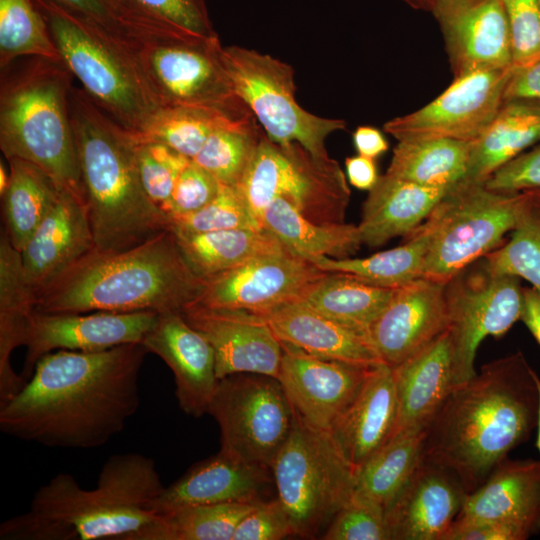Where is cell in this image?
Returning a JSON list of instances; mask_svg holds the SVG:
<instances>
[{
  "label": "cell",
  "mask_w": 540,
  "mask_h": 540,
  "mask_svg": "<svg viewBox=\"0 0 540 540\" xmlns=\"http://www.w3.org/2000/svg\"><path fill=\"white\" fill-rule=\"evenodd\" d=\"M158 313H42L37 312L24 343L26 356L22 373L31 377L38 360L55 350L96 352L116 346L141 343Z\"/></svg>",
  "instance_id": "cell-19"
},
{
  "label": "cell",
  "mask_w": 540,
  "mask_h": 540,
  "mask_svg": "<svg viewBox=\"0 0 540 540\" xmlns=\"http://www.w3.org/2000/svg\"><path fill=\"white\" fill-rule=\"evenodd\" d=\"M289 536H294L289 517L275 497L257 503L238 524L232 540H281Z\"/></svg>",
  "instance_id": "cell-52"
},
{
  "label": "cell",
  "mask_w": 540,
  "mask_h": 540,
  "mask_svg": "<svg viewBox=\"0 0 540 540\" xmlns=\"http://www.w3.org/2000/svg\"><path fill=\"white\" fill-rule=\"evenodd\" d=\"M513 67L540 59V4L538 0H503Z\"/></svg>",
  "instance_id": "cell-50"
},
{
  "label": "cell",
  "mask_w": 540,
  "mask_h": 540,
  "mask_svg": "<svg viewBox=\"0 0 540 540\" xmlns=\"http://www.w3.org/2000/svg\"><path fill=\"white\" fill-rule=\"evenodd\" d=\"M10 182V171L8 172L3 161L0 163V194H4Z\"/></svg>",
  "instance_id": "cell-60"
},
{
  "label": "cell",
  "mask_w": 540,
  "mask_h": 540,
  "mask_svg": "<svg viewBox=\"0 0 540 540\" xmlns=\"http://www.w3.org/2000/svg\"><path fill=\"white\" fill-rule=\"evenodd\" d=\"M414 10L429 12L433 10L440 0H401Z\"/></svg>",
  "instance_id": "cell-59"
},
{
  "label": "cell",
  "mask_w": 540,
  "mask_h": 540,
  "mask_svg": "<svg viewBox=\"0 0 540 540\" xmlns=\"http://www.w3.org/2000/svg\"><path fill=\"white\" fill-rule=\"evenodd\" d=\"M181 314L212 346L218 379L236 373L278 379L282 343L260 313L190 305Z\"/></svg>",
  "instance_id": "cell-20"
},
{
  "label": "cell",
  "mask_w": 540,
  "mask_h": 540,
  "mask_svg": "<svg viewBox=\"0 0 540 540\" xmlns=\"http://www.w3.org/2000/svg\"><path fill=\"white\" fill-rule=\"evenodd\" d=\"M142 343L42 356L22 389L0 407V430L47 447L93 449L120 433L140 405Z\"/></svg>",
  "instance_id": "cell-1"
},
{
  "label": "cell",
  "mask_w": 540,
  "mask_h": 540,
  "mask_svg": "<svg viewBox=\"0 0 540 540\" xmlns=\"http://www.w3.org/2000/svg\"><path fill=\"white\" fill-rule=\"evenodd\" d=\"M202 279L188 266L173 233L122 251L94 249L35 295L42 313L181 312Z\"/></svg>",
  "instance_id": "cell-4"
},
{
  "label": "cell",
  "mask_w": 540,
  "mask_h": 540,
  "mask_svg": "<svg viewBox=\"0 0 540 540\" xmlns=\"http://www.w3.org/2000/svg\"><path fill=\"white\" fill-rule=\"evenodd\" d=\"M164 486L153 459L112 455L96 487L82 488L59 473L33 495L29 509L3 521L1 540H124L157 514L152 504Z\"/></svg>",
  "instance_id": "cell-3"
},
{
  "label": "cell",
  "mask_w": 540,
  "mask_h": 540,
  "mask_svg": "<svg viewBox=\"0 0 540 540\" xmlns=\"http://www.w3.org/2000/svg\"><path fill=\"white\" fill-rule=\"evenodd\" d=\"M484 184L501 192L540 189V144L500 167Z\"/></svg>",
  "instance_id": "cell-53"
},
{
  "label": "cell",
  "mask_w": 540,
  "mask_h": 540,
  "mask_svg": "<svg viewBox=\"0 0 540 540\" xmlns=\"http://www.w3.org/2000/svg\"><path fill=\"white\" fill-rule=\"evenodd\" d=\"M431 14L443 35L454 78L513 67L503 0H440Z\"/></svg>",
  "instance_id": "cell-18"
},
{
  "label": "cell",
  "mask_w": 540,
  "mask_h": 540,
  "mask_svg": "<svg viewBox=\"0 0 540 540\" xmlns=\"http://www.w3.org/2000/svg\"><path fill=\"white\" fill-rule=\"evenodd\" d=\"M271 471L294 536L307 539L316 538L349 502L357 474L331 433L309 425L296 412Z\"/></svg>",
  "instance_id": "cell-8"
},
{
  "label": "cell",
  "mask_w": 540,
  "mask_h": 540,
  "mask_svg": "<svg viewBox=\"0 0 540 540\" xmlns=\"http://www.w3.org/2000/svg\"><path fill=\"white\" fill-rule=\"evenodd\" d=\"M538 388H539V395H540V377L538 378ZM537 448L540 452V406H539V417H538V424H537V441H536Z\"/></svg>",
  "instance_id": "cell-62"
},
{
  "label": "cell",
  "mask_w": 540,
  "mask_h": 540,
  "mask_svg": "<svg viewBox=\"0 0 540 540\" xmlns=\"http://www.w3.org/2000/svg\"><path fill=\"white\" fill-rule=\"evenodd\" d=\"M73 76L61 60L23 57L1 69L0 148L85 201L69 112Z\"/></svg>",
  "instance_id": "cell-6"
},
{
  "label": "cell",
  "mask_w": 540,
  "mask_h": 540,
  "mask_svg": "<svg viewBox=\"0 0 540 540\" xmlns=\"http://www.w3.org/2000/svg\"><path fill=\"white\" fill-rule=\"evenodd\" d=\"M520 320L526 325L537 343L540 345V291L523 288V300Z\"/></svg>",
  "instance_id": "cell-58"
},
{
  "label": "cell",
  "mask_w": 540,
  "mask_h": 540,
  "mask_svg": "<svg viewBox=\"0 0 540 540\" xmlns=\"http://www.w3.org/2000/svg\"><path fill=\"white\" fill-rule=\"evenodd\" d=\"M282 347L278 380L295 412L309 425L328 432L380 364L321 358L286 343Z\"/></svg>",
  "instance_id": "cell-17"
},
{
  "label": "cell",
  "mask_w": 540,
  "mask_h": 540,
  "mask_svg": "<svg viewBox=\"0 0 540 540\" xmlns=\"http://www.w3.org/2000/svg\"><path fill=\"white\" fill-rule=\"evenodd\" d=\"M425 432L426 427L394 434L357 471L353 496L385 510L420 461Z\"/></svg>",
  "instance_id": "cell-40"
},
{
  "label": "cell",
  "mask_w": 540,
  "mask_h": 540,
  "mask_svg": "<svg viewBox=\"0 0 540 540\" xmlns=\"http://www.w3.org/2000/svg\"><path fill=\"white\" fill-rule=\"evenodd\" d=\"M60 60L109 117L138 133L160 108L128 44L46 0H33Z\"/></svg>",
  "instance_id": "cell-7"
},
{
  "label": "cell",
  "mask_w": 540,
  "mask_h": 540,
  "mask_svg": "<svg viewBox=\"0 0 540 540\" xmlns=\"http://www.w3.org/2000/svg\"><path fill=\"white\" fill-rule=\"evenodd\" d=\"M353 145L359 155L376 159L384 154L389 144L383 133L371 126H359L352 134Z\"/></svg>",
  "instance_id": "cell-57"
},
{
  "label": "cell",
  "mask_w": 540,
  "mask_h": 540,
  "mask_svg": "<svg viewBox=\"0 0 540 540\" xmlns=\"http://www.w3.org/2000/svg\"><path fill=\"white\" fill-rule=\"evenodd\" d=\"M523 192L461 182L434 207L421 226L429 235L423 277L447 282L500 247L529 202Z\"/></svg>",
  "instance_id": "cell-9"
},
{
  "label": "cell",
  "mask_w": 540,
  "mask_h": 540,
  "mask_svg": "<svg viewBox=\"0 0 540 540\" xmlns=\"http://www.w3.org/2000/svg\"><path fill=\"white\" fill-rule=\"evenodd\" d=\"M538 374L521 352L482 366L455 387L426 427L422 459L481 486L538 424Z\"/></svg>",
  "instance_id": "cell-2"
},
{
  "label": "cell",
  "mask_w": 540,
  "mask_h": 540,
  "mask_svg": "<svg viewBox=\"0 0 540 540\" xmlns=\"http://www.w3.org/2000/svg\"><path fill=\"white\" fill-rule=\"evenodd\" d=\"M243 228H262V225L250 211L238 188L222 184L218 195L209 204L186 215L170 216L168 224V230L174 233Z\"/></svg>",
  "instance_id": "cell-47"
},
{
  "label": "cell",
  "mask_w": 540,
  "mask_h": 540,
  "mask_svg": "<svg viewBox=\"0 0 540 540\" xmlns=\"http://www.w3.org/2000/svg\"><path fill=\"white\" fill-rule=\"evenodd\" d=\"M467 492L448 470L420 459L385 509L390 540H443Z\"/></svg>",
  "instance_id": "cell-23"
},
{
  "label": "cell",
  "mask_w": 540,
  "mask_h": 540,
  "mask_svg": "<svg viewBox=\"0 0 540 540\" xmlns=\"http://www.w3.org/2000/svg\"><path fill=\"white\" fill-rule=\"evenodd\" d=\"M252 116L197 107H160L138 133L131 134L136 141L162 144L192 160L216 128Z\"/></svg>",
  "instance_id": "cell-41"
},
{
  "label": "cell",
  "mask_w": 540,
  "mask_h": 540,
  "mask_svg": "<svg viewBox=\"0 0 540 540\" xmlns=\"http://www.w3.org/2000/svg\"><path fill=\"white\" fill-rule=\"evenodd\" d=\"M321 538L325 540H390L385 510L352 495L349 502L335 515Z\"/></svg>",
  "instance_id": "cell-49"
},
{
  "label": "cell",
  "mask_w": 540,
  "mask_h": 540,
  "mask_svg": "<svg viewBox=\"0 0 540 540\" xmlns=\"http://www.w3.org/2000/svg\"><path fill=\"white\" fill-rule=\"evenodd\" d=\"M513 69L482 70L454 78L438 97L416 111L387 121L383 130L398 142L435 138L472 142L505 103Z\"/></svg>",
  "instance_id": "cell-15"
},
{
  "label": "cell",
  "mask_w": 540,
  "mask_h": 540,
  "mask_svg": "<svg viewBox=\"0 0 540 540\" xmlns=\"http://www.w3.org/2000/svg\"><path fill=\"white\" fill-rule=\"evenodd\" d=\"M396 289L371 285L343 273L326 272L296 300L330 318L368 331Z\"/></svg>",
  "instance_id": "cell-38"
},
{
  "label": "cell",
  "mask_w": 540,
  "mask_h": 540,
  "mask_svg": "<svg viewBox=\"0 0 540 540\" xmlns=\"http://www.w3.org/2000/svg\"><path fill=\"white\" fill-rule=\"evenodd\" d=\"M540 141V102L505 101L485 131L471 144L462 182L484 183L496 170Z\"/></svg>",
  "instance_id": "cell-32"
},
{
  "label": "cell",
  "mask_w": 540,
  "mask_h": 540,
  "mask_svg": "<svg viewBox=\"0 0 540 540\" xmlns=\"http://www.w3.org/2000/svg\"><path fill=\"white\" fill-rule=\"evenodd\" d=\"M23 57L60 60L33 0H0V68Z\"/></svg>",
  "instance_id": "cell-43"
},
{
  "label": "cell",
  "mask_w": 540,
  "mask_h": 540,
  "mask_svg": "<svg viewBox=\"0 0 540 540\" xmlns=\"http://www.w3.org/2000/svg\"><path fill=\"white\" fill-rule=\"evenodd\" d=\"M264 130L255 116L216 128L192 159L220 184L236 187L242 180Z\"/></svg>",
  "instance_id": "cell-42"
},
{
  "label": "cell",
  "mask_w": 540,
  "mask_h": 540,
  "mask_svg": "<svg viewBox=\"0 0 540 540\" xmlns=\"http://www.w3.org/2000/svg\"><path fill=\"white\" fill-rule=\"evenodd\" d=\"M348 183L359 190H371L379 179L375 159L355 155L345 159Z\"/></svg>",
  "instance_id": "cell-56"
},
{
  "label": "cell",
  "mask_w": 540,
  "mask_h": 540,
  "mask_svg": "<svg viewBox=\"0 0 540 540\" xmlns=\"http://www.w3.org/2000/svg\"><path fill=\"white\" fill-rule=\"evenodd\" d=\"M10 182L1 195L4 231L19 252L58 199L61 190L36 165L11 158Z\"/></svg>",
  "instance_id": "cell-36"
},
{
  "label": "cell",
  "mask_w": 540,
  "mask_h": 540,
  "mask_svg": "<svg viewBox=\"0 0 540 540\" xmlns=\"http://www.w3.org/2000/svg\"><path fill=\"white\" fill-rule=\"evenodd\" d=\"M262 227L290 252L301 257L349 258L362 241L358 225L320 224L310 221L282 198L272 200L263 211Z\"/></svg>",
  "instance_id": "cell-33"
},
{
  "label": "cell",
  "mask_w": 540,
  "mask_h": 540,
  "mask_svg": "<svg viewBox=\"0 0 540 540\" xmlns=\"http://www.w3.org/2000/svg\"><path fill=\"white\" fill-rule=\"evenodd\" d=\"M220 60L235 94L249 107L270 140L297 142L312 155L329 157L325 142L346 128L342 119L324 118L296 101L294 70L268 54L240 46L220 48Z\"/></svg>",
  "instance_id": "cell-11"
},
{
  "label": "cell",
  "mask_w": 540,
  "mask_h": 540,
  "mask_svg": "<svg viewBox=\"0 0 540 540\" xmlns=\"http://www.w3.org/2000/svg\"><path fill=\"white\" fill-rule=\"evenodd\" d=\"M428 243L429 235L420 224L404 236L402 245L368 257L309 256L305 259L326 272L343 273L371 285L396 289L423 277Z\"/></svg>",
  "instance_id": "cell-35"
},
{
  "label": "cell",
  "mask_w": 540,
  "mask_h": 540,
  "mask_svg": "<svg viewBox=\"0 0 540 540\" xmlns=\"http://www.w3.org/2000/svg\"><path fill=\"white\" fill-rule=\"evenodd\" d=\"M462 521L503 522L540 531V460L503 461L467 494L457 516Z\"/></svg>",
  "instance_id": "cell-28"
},
{
  "label": "cell",
  "mask_w": 540,
  "mask_h": 540,
  "mask_svg": "<svg viewBox=\"0 0 540 540\" xmlns=\"http://www.w3.org/2000/svg\"><path fill=\"white\" fill-rule=\"evenodd\" d=\"M69 112L90 225L99 251H122L168 230L145 194L133 135L72 86Z\"/></svg>",
  "instance_id": "cell-5"
},
{
  "label": "cell",
  "mask_w": 540,
  "mask_h": 540,
  "mask_svg": "<svg viewBox=\"0 0 540 540\" xmlns=\"http://www.w3.org/2000/svg\"><path fill=\"white\" fill-rule=\"evenodd\" d=\"M212 40L155 39L133 51L160 107H197L234 115L252 113L235 94Z\"/></svg>",
  "instance_id": "cell-14"
},
{
  "label": "cell",
  "mask_w": 540,
  "mask_h": 540,
  "mask_svg": "<svg viewBox=\"0 0 540 540\" xmlns=\"http://www.w3.org/2000/svg\"><path fill=\"white\" fill-rule=\"evenodd\" d=\"M257 503L181 507L157 514L149 524L124 540H232L238 524Z\"/></svg>",
  "instance_id": "cell-39"
},
{
  "label": "cell",
  "mask_w": 540,
  "mask_h": 540,
  "mask_svg": "<svg viewBox=\"0 0 540 540\" xmlns=\"http://www.w3.org/2000/svg\"><path fill=\"white\" fill-rule=\"evenodd\" d=\"M445 285L422 277L395 290L368 328L383 363L401 364L448 329Z\"/></svg>",
  "instance_id": "cell-21"
},
{
  "label": "cell",
  "mask_w": 540,
  "mask_h": 540,
  "mask_svg": "<svg viewBox=\"0 0 540 540\" xmlns=\"http://www.w3.org/2000/svg\"><path fill=\"white\" fill-rule=\"evenodd\" d=\"M325 273L288 250L261 255L203 279L192 305L261 313L296 300Z\"/></svg>",
  "instance_id": "cell-16"
},
{
  "label": "cell",
  "mask_w": 540,
  "mask_h": 540,
  "mask_svg": "<svg viewBox=\"0 0 540 540\" xmlns=\"http://www.w3.org/2000/svg\"><path fill=\"white\" fill-rule=\"evenodd\" d=\"M530 197L531 202L540 209V189L525 191Z\"/></svg>",
  "instance_id": "cell-61"
},
{
  "label": "cell",
  "mask_w": 540,
  "mask_h": 540,
  "mask_svg": "<svg viewBox=\"0 0 540 540\" xmlns=\"http://www.w3.org/2000/svg\"><path fill=\"white\" fill-rule=\"evenodd\" d=\"M35 295L28 284L21 255L2 229L0 237V407L8 403L26 380L11 365V354L24 346L33 315Z\"/></svg>",
  "instance_id": "cell-31"
},
{
  "label": "cell",
  "mask_w": 540,
  "mask_h": 540,
  "mask_svg": "<svg viewBox=\"0 0 540 540\" xmlns=\"http://www.w3.org/2000/svg\"><path fill=\"white\" fill-rule=\"evenodd\" d=\"M138 17L156 29L186 40L218 38L205 0H122Z\"/></svg>",
  "instance_id": "cell-46"
},
{
  "label": "cell",
  "mask_w": 540,
  "mask_h": 540,
  "mask_svg": "<svg viewBox=\"0 0 540 540\" xmlns=\"http://www.w3.org/2000/svg\"><path fill=\"white\" fill-rule=\"evenodd\" d=\"M172 233L188 266L202 280L254 257L287 250L264 227Z\"/></svg>",
  "instance_id": "cell-34"
},
{
  "label": "cell",
  "mask_w": 540,
  "mask_h": 540,
  "mask_svg": "<svg viewBox=\"0 0 540 540\" xmlns=\"http://www.w3.org/2000/svg\"><path fill=\"white\" fill-rule=\"evenodd\" d=\"M274 483L272 471L220 451L192 465L164 487L152 504L155 514L194 505L260 502Z\"/></svg>",
  "instance_id": "cell-25"
},
{
  "label": "cell",
  "mask_w": 540,
  "mask_h": 540,
  "mask_svg": "<svg viewBox=\"0 0 540 540\" xmlns=\"http://www.w3.org/2000/svg\"><path fill=\"white\" fill-rule=\"evenodd\" d=\"M397 397L393 369L376 365L330 433L356 472L394 435Z\"/></svg>",
  "instance_id": "cell-26"
},
{
  "label": "cell",
  "mask_w": 540,
  "mask_h": 540,
  "mask_svg": "<svg viewBox=\"0 0 540 540\" xmlns=\"http://www.w3.org/2000/svg\"><path fill=\"white\" fill-rule=\"evenodd\" d=\"M445 299L455 388L476 374L481 342L504 336L520 320L523 287L520 278L493 269L483 257L446 282Z\"/></svg>",
  "instance_id": "cell-13"
},
{
  "label": "cell",
  "mask_w": 540,
  "mask_h": 540,
  "mask_svg": "<svg viewBox=\"0 0 540 540\" xmlns=\"http://www.w3.org/2000/svg\"><path fill=\"white\" fill-rule=\"evenodd\" d=\"M68 14L94 25L128 44L174 38L138 17L122 0H46Z\"/></svg>",
  "instance_id": "cell-44"
},
{
  "label": "cell",
  "mask_w": 540,
  "mask_h": 540,
  "mask_svg": "<svg viewBox=\"0 0 540 540\" xmlns=\"http://www.w3.org/2000/svg\"><path fill=\"white\" fill-rule=\"evenodd\" d=\"M471 144L445 138L398 142L386 173L428 187L452 189L465 179Z\"/></svg>",
  "instance_id": "cell-37"
},
{
  "label": "cell",
  "mask_w": 540,
  "mask_h": 540,
  "mask_svg": "<svg viewBox=\"0 0 540 540\" xmlns=\"http://www.w3.org/2000/svg\"><path fill=\"white\" fill-rule=\"evenodd\" d=\"M531 534L517 525L455 519L443 540H526Z\"/></svg>",
  "instance_id": "cell-54"
},
{
  "label": "cell",
  "mask_w": 540,
  "mask_h": 540,
  "mask_svg": "<svg viewBox=\"0 0 540 540\" xmlns=\"http://www.w3.org/2000/svg\"><path fill=\"white\" fill-rule=\"evenodd\" d=\"M141 343L172 371L180 409L196 418L208 413L219 381L215 354L208 340L181 312L167 311L158 313Z\"/></svg>",
  "instance_id": "cell-22"
},
{
  "label": "cell",
  "mask_w": 540,
  "mask_h": 540,
  "mask_svg": "<svg viewBox=\"0 0 540 540\" xmlns=\"http://www.w3.org/2000/svg\"><path fill=\"white\" fill-rule=\"evenodd\" d=\"M135 153L138 175L145 194L169 218L177 177L191 159L162 144L136 140Z\"/></svg>",
  "instance_id": "cell-48"
},
{
  "label": "cell",
  "mask_w": 540,
  "mask_h": 540,
  "mask_svg": "<svg viewBox=\"0 0 540 540\" xmlns=\"http://www.w3.org/2000/svg\"><path fill=\"white\" fill-rule=\"evenodd\" d=\"M208 414L219 426L221 450L270 470L295 420L280 381L257 373L219 379Z\"/></svg>",
  "instance_id": "cell-12"
},
{
  "label": "cell",
  "mask_w": 540,
  "mask_h": 540,
  "mask_svg": "<svg viewBox=\"0 0 540 540\" xmlns=\"http://www.w3.org/2000/svg\"><path fill=\"white\" fill-rule=\"evenodd\" d=\"M385 173L369 190L358 229L362 244L377 248L418 227L450 191Z\"/></svg>",
  "instance_id": "cell-30"
},
{
  "label": "cell",
  "mask_w": 540,
  "mask_h": 540,
  "mask_svg": "<svg viewBox=\"0 0 540 540\" xmlns=\"http://www.w3.org/2000/svg\"><path fill=\"white\" fill-rule=\"evenodd\" d=\"M236 187L261 225L264 209L278 197L320 224L345 222L351 198L338 161L315 157L297 142L275 143L265 132Z\"/></svg>",
  "instance_id": "cell-10"
},
{
  "label": "cell",
  "mask_w": 540,
  "mask_h": 540,
  "mask_svg": "<svg viewBox=\"0 0 540 540\" xmlns=\"http://www.w3.org/2000/svg\"><path fill=\"white\" fill-rule=\"evenodd\" d=\"M510 100L540 102V59L514 67L505 90V101Z\"/></svg>",
  "instance_id": "cell-55"
},
{
  "label": "cell",
  "mask_w": 540,
  "mask_h": 540,
  "mask_svg": "<svg viewBox=\"0 0 540 540\" xmlns=\"http://www.w3.org/2000/svg\"><path fill=\"white\" fill-rule=\"evenodd\" d=\"M484 258L493 269L524 279L540 291V209L531 200L510 239Z\"/></svg>",
  "instance_id": "cell-45"
},
{
  "label": "cell",
  "mask_w": 540,
  "mask_h": 540,
  "mask_svg": "<svg viewBox=\"0 0 540 540\" xmlns=\"http://www.w3.org/2000/svg\"><path fill=\"white\" fill-rule=\"evenodd\" d=\"M95 248L86 203L61 190L20 251L24 274L34 295Z\"/></svg>",
  "instance_id": "cell-24"
},
{
  "label": "cell",
  "mask_w": 540,
  "mask_h": 540,
  "mask_svg": "<svg viewBox=\"0 0 540 540\" xmlns=\"http://www.w3.org/2000/svg\"><path fill=\"white\" fill-rule=\"evenodd\" d=\"M392 369L397 397L394 434L427 427L454 389L449 330Z\"/></svg>",
  "instance_id": "cell-29"
},
{
  "label": "cell",
  "mask_w": 540,
  "mask_h": 540,
  "mask_svg": "<svg viewBox=\"0 0 540 540\" xmlns=\"http://www.w3.org/2000/svg\"><path fill=\"white\" fill-rule=\"evenodd\" d=\"M538 1H539V4H540V0H538Z\"/></svg>",
  "instance_id": "cell-63"
},
{
  "label": "cell",
  "mask_w": 540,
  "mask_h": 540,
  "mask_svg": "<svg viewBox=\"0 0 540 540\" xmlns=\"http://www.w3.org/2000/svg\"><path fill=\"white\" fill-rule=\"evenodd\" d=\"M221 184L192 160L177 177L169 208V217L186 215L209 204L219 193Z\"/></svg>",
  "instance_id": "cell-51"
},
{
  "label": "cell",
  "mask_w": 540,
  "mask_h": 540,
  "mask_svg": "<svg viewBox=\"0 0 540 540\" xmlns=\"http://www.w3.org/2000/svg\"><path fill=\"white\" fill-rule=\"evenodd\" d=\"M260 314L282 343L308 354L363 364L383 363L367 330L330 318L297 300Z\"/></svg>",
  "instance_id": "cell-27"
}]
</instances>
